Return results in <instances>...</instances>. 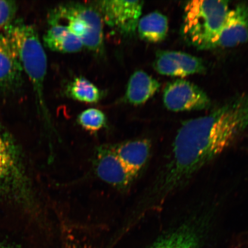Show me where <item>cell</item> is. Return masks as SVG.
<instances>
[{
  "label": "cell",
  "mask_w": 248,
  "mask_h": 248,
  "mask_svg": "<svg viewBox=\"0 0 248 248\" xmlns=\"http://www.w3.org/2000/svg\"><path fill=\"white\" fill-rule=\"evenodd\" d=\"M244 95L207 116L187 121L156 179L131 215L138 218L161 209L195 175L221 155L248 126Z\"/></svg>",
  "instance_id": "cell-1"
},
{
  "label": "cell",
  "mask_w": 248,
  "mask_h": 248,
  "mask_svg": "<svg viewBox=\"0 0 248 248\" xmlns=\"http://www.w3.org/2000/svg\"><path fill=\"white\" fill-rule=\"evenodd\" d=\"M0 202L23 207L34 216L39 203L19 148L8 133L0 129Z\"/></svg>",
  "instance_id": "cell-2"
},
{
  "label": "cell",
  "mask_w": 248,
  "mask_h": 248,
  "mask_svg": "<svg viewBox=\"0 0 248 248\" xmlns=\"http://www.w3.org/2000/svg\"><path fill=\"white\" fill-rule=\"evenodd\" d=\"M3 32L14 43L24 73L32 83L38 110L51 126L44 94L47 59L38 32L21 18H16Z\"/></svg>",
  "instance_id": "cell-3"
},
{
  "label": "cell",
  "mask_w": 248,
  "mask_h": 248,
  "mask_svg": "<svg viewBox=\"0 0 248 248\" xmlns=\"http://www.w3.org/2000/svg\"><path fill=\"white\" fill-rule=\"evenodd\" d=\"M48 23L66 26L84 47L94 53L104 52V21L94 5L78 2L58 5L49 12Z\"/></svg>",
  "instance_id": "cell-4"
},
{
  "label": "cell",
  "mask_w": 248,
  "mask_h": 248,
  "mask_svg": "<svg viewBox=\"0 0 248 248\" xmlns=\"http://www.w3.org/2000/svg\"><path fill=\"white\" fill-rule=\"evenodd\" d=\"M228 2L194 0L186 4L182 33L198 49L213 48L214 42L229 11Z\"/></svg>",
  "instance_id": "cell-5"
},
{
  "label": "cell",
  "mask_w": 248,
  "mask_h": 248,
  "mask_svg": "<svg viewBox=\"0 0 248 248\" xmlns=\"http://www.w3.org/2000/svg\"><path fill=\"white\" fill-rule=\"evenodd\" d=\"M212 217L210 212L190 217L161 235L150 248H201Z\"/></svg>",
  "instance_id": "cell-6"
},
{
  "label": "cell",
  "mask_w": 248,
  "mask_h": 248,
  "mask_svg": "<svg viewBox=\"0 0 248 248\" xmlns=\"http://www.w3.org/2000/svg\"><path fill=\"white\" fill-rule=\"evenodd\" d=\"M100 13L104 23L124 36H131L137 30L144 2L124 0L97 1L93 5Z\"/></svg>",
  "instance_id": "cell-7"
},
{
  "label": "cell",
  "mask_w": 248,
  "mask_h": 248,
  "mask_svg": "<svg viewBox=\"0 0 248 248\" xmlns=\"http://www.w3.org/2000/svg\"><path fill=\"white\" fill-rule=\"evenodd\" d=\"M92 165L93 171L101 181L123 193L128 191L135 181L118 157L113 144L96 148Z\"/></svg>",
  "instance_id": "cell-8"
},
{
  "label": "cell",
  "mask_w": 248,
  "mask_h": 248,
  "mask_svg": "<svg viewBox=\"0 0 248 248\" xmlns=\"http://www.w3.org/2000/svg\"><path fill=\"white\" fill-rule=\"evenodd\" d=\"M163 102L169 110L173 111L201 110L208 108L211 101L199 87L184 79L167 85L164 89Z\"/></svg>",
  "instance_id": "cell-9"
},
{
  "label": "cell",
  "mask_w": 248,
  "mask_h": 248,
  "mask_svg": "<svg viewBox=\"0 0 248 248\" xmlns=\"http://www.w3.org/2000/svg\"><path fill=\"white\" fill-rule=\"evenodd\" d=\"M24 71L14 43L0 32V91L14 92L23 85Z\"/></svg>",
  "instance_id": "cell-10"
},
{
  "label": "cell",
  "mask_w": 248,
  "mask_h": 248,
  "mask_svg": "<svg viewBox=\"0 0 248 248\" xmlns=\"http://www.w3.org/2000/svg\"><path fill=\"white\" fill-rule=\"evenodd\" d=\"M154 67L162 75L182 78L205 70L201 59L185 52L170 51L157 52Z\"/></svg>",
  "instance_id": "cell-11"
},
{
  "label": "cell",
  "mask_w": 248,
  "mask_h": 248,
  "mask_svg": "<svg viewBox=\"0 0 248 248\" xmlns=\"http://www.w3.org/2000/svg\"><path fill=\"white\" fill-rule=\"evenodd\" d=\"M248 40V5L238 4L229 10L213 48L232 47Z\"/></svg>",
  "instance_id": "cell-12"
},
{
  "label": "cell",
  "mask_w": 248,
  "mask_h": 248,
  "mask_svg": "<svg viewBox=\"0 0 248 248\" xmlns=\"http://www.w3.org/2000/svg\"><path fill=\"white\" fill-rule=\"evenodd\" d=\"M113 146L124 166L135 180L137 179L150 161L151 141L145 138L133 139L114 144Z\"/></svg>",
  "instance_id": "cell-13"
},
{
  "label": "cell",
  "mask_w": 248,
  "mask_h": 248,
  "mask_svg": "<svg viewBox=\"0 0 248 248\" xmlns=\"http://www.w3.org/2000/svg\"><path fill=\"white\" fill-rule=\"evenodd\" d=\"M160 86L159 82L145 71H136L129 78L124 101L133 105L143 104L156 94Z\"/></svg>",
  "instance_id": "cell-14"
},
{
  "label": "cell",
  "mask_w": 248,
  "mask_h": 248,
  "mask_svg": "<svg viewBox=\"0 0 248 248\" xmlns=\"http://www.w3.org/2000/svg\"><path fill=\"white\" fill-rule=\"evenodd\" d=\"M43 36V44L46 48L61 53H76L84 47L80 40L66 26L60 24L49 25Z\"/></svg>",
  "instance_id": "cell-15"
},
{
  "label": "cell",
  "mask_w": 248,
  "mask_h": 248,
  "mask_svg": "<svg viewBox=\"0 0 248 248\" xmlns=\"http://www.w3.org/2000/svg\"><path fill=\"white\" fill-rule=\"evenodd\" d=\"M140 38L150 43H159L166 39L169 22L166 16L153 12L140 18L137 27Z\"/></svg>",
  "instance_id": "cell-16"
},
{
  "label": "cell",
  "mask_w": 248,
  "mask_h": 248,
  "mask_svg": "<svg viewBox=\"0 0 248 248\" xmlns=\"http://www.w3.org/2000/svg\"><path fill=\"white\" fill-rule=\"evenodd\" d=\"M66 94L73 100L88 104H96L103 93L100 89L83 77L75 78L66 86Z\"/></svg>",
  "instance_id": "cell-17"
},
{
  "label": "cell",
  "mask_w": 248,
  "mask_h": 248,
  "mask_svg": "<svg viewBox=\"0 0 248 248\" xmlns=\"http://www.w3.org/2000/svg\"><path fill=\"white\" fill-rule=\"evenodd\" d=\"M77 122L86 131L95 133L105 128L107 124L106 115L96 108H89L82 111L77 117Z\"/></svg>",
  "instance_id": "cell-18"
},
{
  "label": "cell",
  "mask_w": 248,
  "mask_h": 248,
  "mask_svg": "<svg viewBox=\"0 0 248 248\" xmlns=\"http://www.w3.org/2000/svg\"><path fill=\"white\" fill-rule=\"evenodd\" d=\"M18 11L17 2L14 1H0V32L13 22Z\"/></svg>",
  "instance_id": "cell-19"
},
{
  "label": "cell",
  "mask_w": 248,
  "mask_h": 248,
  "mask_svg": "<svg viewBox=\"0 0 248 248\" xmlns=\"http://www.w3.org/2000/svg\"><path fill=\"white\" fill-rule=\"evenodd\" d=\"M245 98H246V110L248 119V94L245 95Z\"/></svg>",
  "instance_id": "cell-20"
}]
</instances>
